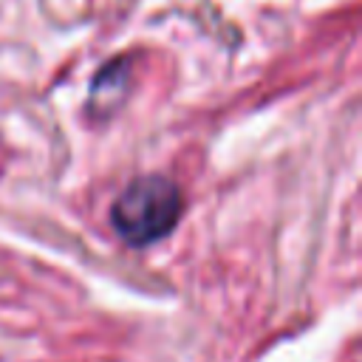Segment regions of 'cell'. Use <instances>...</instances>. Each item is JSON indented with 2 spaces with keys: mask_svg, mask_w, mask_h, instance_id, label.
Listing matches in <instances>:
<instances>
[{
  "mask_svg": "<svg viewBox=\"0 0 362 362\" xmlns=\"http://www.w3.org/2000/svg\"><path fill=\"white\" fill-rule=\"evenodd\" d=\"M181 215L184 192L173 178L161 173H144L127 181L107 212L119 240L133 249H147L173 235Z\"/></svg>",
  "mask_w": 362,
  "mask_h": 362,
  "instance_id": "obj_1",
  "label": "cell"
},
{
  "mask_svg": "<svg viewBox=\"0 0 362 362\" xmlns=\"http://www.w3.org/2000/svg\"><path fill=\"white\" fill-rule=\"evenodd\" d=\"M130 74H133V57L122 54L107 59L90 79V90H88V116L93 122H107L110 116H116V110L124 105L127 93H130Z\"/></svg>",
  "mask_w": 362,
  "mask_h": 362,
  "instance_id": "obj_2",
  "label": "cell"
}]
</instances>
